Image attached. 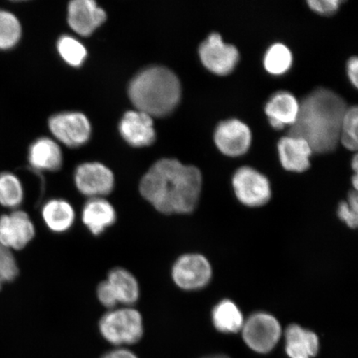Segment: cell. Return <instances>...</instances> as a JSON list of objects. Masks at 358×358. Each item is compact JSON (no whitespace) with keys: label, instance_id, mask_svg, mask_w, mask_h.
I'll use <instances>...</instances> for the list:
<instances>
[{"label":"cell","instance_id":"277c9868","mask_svg":"<svg viewBox=\"0 0 358 358\" xmlns=\"http://www.w3.org/2000/svg\"><path fill=\"white\" fill-rule=\"evenodd\" d=\"M100 333L107 342L122 347L137 343L144 334L141 313L129 306L115 308L101 317Z\"/></svg>","mask_w":358,"mask_h":358},{"label":"cell","instance_id":"9a60e30c","mask_svg":"<svg viewBox=\"0 0 358 358\" xmlns=\"http://www.w3.org/2000/svg\"><path fill=\"white\" fill-rule=\"evenodd\" d=\"M278 151L282 166L288 171L302 173L310 167L313 151L303 138L288 134L280 138Z\"/></svg>","mask_w":358,"mask_h":358},{"label":"cell","instance_id":"e575fe53","mask_svg":"<svg viewBox=\"0 0 358 358\" xmlns=\"http://www.w3.org/2000/svg\"><path fill=\"white\" fill-rule=\"evenodd\" d=\"M203 358H230V357H228L225 355H217L208 356V357H206Z\"/></svg>","mask_w":358,"mask_h":358},{"label":"cell","instance_id":"ba28073f","mask_svg":"<svg viewBox=\"0 0 358 358\" xmlns=\"http://www.w3.org/2000/svg\"><path fill=\"white\" fill-rule=\"evenodd\" d=\"M199 56L206 69L218 76L230 74L240 58L236 48L224 43L221 35L217 33L210 35L200 45Z\"/></svg>","mask_w":358,"mask_h":358},{"label":"cell","instance_id":"d6986e66","mask_svg":"<svg viewBox=\"0 0 358 358\" xmlns=\"http://www.w3.org/2000/svg\"><path fill=\"white\" fill-rule=\"evenodd\" d=\"M106 282L118 304L132 307L140 299V285L136 277L125 268H113L109 272Z\"/></svg>","mask_w":358,"mask_h":358},{"label":"cell","instance_id":"5bb4252c","mask_svg":"<svg viewBox=\"0 0 358 358\" xmlns=\"http://www.w3.org/2000/svg\"><path fill=\"white\" fill-rule=\"evenodd\" d=\"M120 131L129 145L134 147L150 145L155 140L151 116L141 111H129L120 124Z\"/></svg>","mask_w":358,"mask_h":358},{"label":"cell","instance_id":"7a4b0ae2","mask_svg":"<svg viewBox=\"0 0 358 358\" xmlns=\"http://www.w3.org/2000/svg\"><path fill=\"white\" fill-rule=\"evenodd\" d=\"M347 109L345 101L337 93L317 88L299 102L298 117L291 125L289 134L303 138L313 153H330L338 144Z\"/></svg>","mask_w":358,"mask_h":358},{"label":"cell","instance_id":"30bf717a","mask_svg":"<svg viewBox=\"0 0 358 358\" xmlns=\"http://www.w3.org/2000/svg\"><path fill=\"white\" fill-rule=\"evenodd\" d=\"M53 136L69 147L83 145L89 140L92 129L83 114L69 112L53 116L49 120Z\"/></svg>","mask_w":358,"mask_h":358},{"label":"cell","instance_id":"ac0fdd59","mask_svg":"<svg viewBox=\"0 0 358 358\" xmlns=\"http://www.w3.org/2000/svg\"><path fill=\"white\" fill-rule=\"evenodd\" d=\"M285 341V351L289 358H312L320 350L317 336L297 324L290 325L286 329Z\"/></svg>","mask_w":358,"mask_h":358},{"label":"cell","instance_id":"603a6c76","mask_svg":"<svg viewBox=\"0 0 358 358\" xmlns=\"http://www.w3.org/2000/svg\"><path fill=\"white\" fill-rule=\"evenodd\" d=\"M292 64V53L288 47L282 43L273 44L264 57V66L268 73L274 76L287 73Z\"/></svg>","mask_w":358,"mask_h":358},{"label":"cell","instance_id":"52a82bcc","mask_svg":"<svg viewBox=\"0 0 358 358\" xmlns=\"http://www.w3.org/2000/svg\"><path fill=\"white\" fill-rule=\"evenodd\" d=\"M213 271L208 259L199 254H185L179 257L172 268V278L183 290L205 287L211 280Z\"/></svg>","mask_w":358,"mask_h":358},{"label":"cell","instance_id":"6da1fadb","mask_svg":"<svg viewBox=\"0 0 358 358\" xmlns=\"http://www.w3.org/2000/svg\"><path fill=\"white\" fill-rule=\"evenodd\" d=\"M203 177L198 168L174 159L159 160L142 178L140 191L159 213L187 214L198 206Z\"/></svg>","mask_w":358,"mask_h":358},{"label":"cell","instance_id":"f1b7e54d","mask_svg":"<svg viewBox=\"0 0 358 358\" xmlns=\"http://www.w3.org/2000/svg\"><path fill=\"white\" fill-rule=\"evenodd\" d=\"M338 217L349 227L356 228L358 222V198L357 191L350 192L348 201L339 205Z\"/></svg>","mask_w":358,"mask_h":358},{"label":"cell","instance_id":"d6a6232c","mask_svg":"<svg viewBox=\"0 0 358 358\" xmlns=\"http://www.w3.org/2000/svg\"><path fill=\"white\" fill-rule=\"evenodd\" d=\"M101 358H138L133 352L124 348H118L105 353Z\"/></svg>","mask_w":358,"mask_h":358},{"label":"cell","instance_id":"83f0119b","mask_svg":"<svg viewBox=\"0 0 358 358\" xmlns=\"http://www.w3.org/2000/svg\"><path fill=\"white\" fill-rule=\"evenodd\" d=\"M17 275L19 268L11 250L0 243V289L4 283L15 280Z\"/></svg>","mask_w":358,"mask_h":358},{"label":"cell","instance_id":"1f68e13d","mask_svg":"<svg viewBox=\"0 0 358 358\" xmlns=\"http://www.w3.org/2000/svg\"><path fill=\"white\" fill-rule=\"evenodd\" d=\"M347 71L349 80H350L353 87L357 88L358 86V59L357 57H352L348 60Z\"/></svg>","mask_w":358,"mask_h":358},{"label":"cell","instance_id":"5b68a950","mask_svg":"<svg viewBox=\"0 0 358 358\" xmlns=\"http://www.w3.org/2000/svg\"><path fill=\"white\" fill-rule=\"evenodd\" d=\"M243 338L252 350L259 353L270 352L281 337V326L274 316L257 313L244 322Z\"/></svg>","mask_w":358,"mask_h":358},{"label":"cell","instance_id":"2e32d148","mask_svg":"<svg viewBox=\"0 0 358 358\" xmlns=\"http://www.w3.org/2000/svg\"><path fill=\"white\" fill-rule=\"evenodd\" d=\"M265 110L271 127L280 131L286 127H290L296 122L299 102L292 94L279 92L266 103Z\"/></svg>","mask_w":358,"mask_h":358},{"label":"cell","instance_id":"ffe728a7","mask_svg":"<svg viewBox=\"0 0 358 358\" xmlns=\"http://www.w3.org/2000/svg\"><path fill=\"white\" fill-rule=\"evenodd\" d=\"M42 216L48 229L56 234H64L71 229L75 222V211L69 201L52 199L42 209Z\"/></svg>","mask_w":358,"mask_h":358},{"label":"cell","instance_id":"e0dca14e","mask_svg":"<svg viewBox=\"0 0 358 358\" xmlns=\"http://www.w3.org/2000/svg\"><path fill=\"white\" fill-rule=\"evenodd\" d=\"M84 225L92 234L99 236L116 221L115 210L104 198L90 199L82 213Z\"/></svg>","mask_w":358,"mask_h":358},{"label":"cell","instance_id":"44dd1931","mask_svg":"<svg viewBox=\"0 0 358 358\" xmlns=\"http://www.w3.org/2000/svg\"><path fill=\"white\" fill-rule=\"evenodd\" d=\"M29 162L38 170L57 171L62 166V155L60 147L48 138H39L29 150Z\"/></svg>","mask_w":358,"mask_h":358},{"label":"cell","instance_id":"484cf974","mask_svg":"<svg viewBox=\"0 0 358 358\" xmlns=\"http://www.w3.org/2000/svg\"><path fill=\"white\" fill-rule=\"evenodd\" d=\"M357 106L348 107L340 129L339 141L348 150H357Z\"/></svg>","mask_w":358,"mask_h":358},{"label":"cell","instance_id":"d4e9b609","mask_svg":"<svg viewBox=\"0 0 358 358\" xmlns=\"http://www.w3.org/2000/svg\"><path fill=\"white\" fill-rule=\"evenodd\" d=\"M21 37V25L11 13L0 11V49L15 47Z\"/></svg>","mask_w":358,"mask_h":358},{"label":"cell","instance_id":"3957f363","mask_svg":"<svg viewBox=\"0 0 358 358\" xmlns=\"http://www.w3.org/2000/svg\"><path fill=\"white\" fill-rule=\"evenodd\" d=\"M129 96L138 111L162 117L176 108L181 85L176 74L165 67H150L132 80Z\"/></svg>","mask_w":358,"mask_h":358},{"label":"cell","instance_id":"7402d4cb","mask_svg":"<svg viewBox=\"0 0 358 358\" xmlns=\"http://www.w3.org/2000/svg\"><path fill=\"white\" fill-rule=\"evenodd\" d=\"M213 322L222 333H237L243 329L244 317L236 304L225 299L217 304L213 311Z\"/></svg>","mask_w":358,"mask_h":358},{"label":"cell","instance_id":"4316f807","mask_svg":"<svg viewBox=\"0 0 358 358\" xmlns=\"http://www.w3.org/2000/svg\"><path fill=\"white\" fill-rule=\"evenodd\" d=\"M57 49L64 61L73 66L82 65L87 55L83 45L70 36H64L59 39Z\"/></svg>","mask_w":358,"mask_h":358},{"label":"cell","instance_id":"f546056e","mask_svg":"<svg viewBox=\"0 0 358 358\" xmlns=\"http://www.w3.org/2000/svg\"><path fill=\"white\" fill-rule=\"evenodd\" d=\"M342 3L341 0H310L307 2L313 12L324 16L334 15Z\"/></svg>","mask_w":358,"mask_h":358},{"label":"cell","instance_id":"7c38bea8","mask_svg":"<svg viewBox=\"0 0 358 358\" xmlns=\"http://www.w3.org/2000/svg\"><path fill=\"white\" fill-rule=\"evenodd\" d=\"M35 236V227L29 215L13 212L0 217V243L8 249L24 248Z\"/></svg>","mask_w":358,"mask_h":358},{"label":"cell","instance_id":"8fae6325","mask_svg":"<svg viewBox=\"0 0 358 358\" xmlns=\"http://www.w3.org/2000/svg\"><path fill=\"white\" fill-rule=\"evenodd\" d=\"M214 141L223 155L238 157L248 151L252 144V132L248 125L241 120H227L217 125Z\"/></svg>","mask_w":358,"mask_h":358},{"label":"cell","instance_id":"cb8c5ba5","mask_svg":"<svg viewBox=\"0 0 358 358\" xmlns=\"http://www.w3.org/2000/svg\"><path fill=\"white\" fill-rule=\"evenodd\" d=\"M24 200V189L20 179L10 173L0 174V204L16 208Z\"/></svg>","mask_w":358,"mask_h":358},{"label":"cell","instance_id":"9c48e42d","mask_svg":"<svg viewBox=\"0 0 358 358\" xmlns=\"http://www.w3.org/2000/svg\"><path fill=\"white\" fill-rule=\"evenodd\" d=\"M78 189L90 199L104 198L114 189L115 178L111 170L100 163H86L76 170Z\"/></svg>","mask_w":358,"mask_h":358},{"label":"cell","instance_id":"4fadbf2b","mask_svg":"<svg viewBox=\"0 0 358 358\" xmlns=\"http://www.w3.org/2000/svg\"><path fill=\"white\" fill-rule=\"evenodd\" d=\"M104 10L92 0H75L69 6V24L80 35L89 36L106 21Z\"/></svg>","mask_w":358,"mask_h":358},{"label":"cell","instance_id":"8992f818","mask_svg":"<svg viewBox=\"0 0 358 358\" xmlns=\"http://www.w3.org/2000/svg\"><path fill=\"white\" fill-rule=\"evenodd\" d=\"M236 198L248 207H262L271 198V183L257 170L248 166L240 168L232 178Z\"/></svg>","mask_w":358,"mask_h":358},{"label":"cell","instance_id":"4dcf8cb0","mask_svg":"<svg viewBox=\"0 0 358 358\" xmlns=\"http://www.w3.org/2000/svg\"><path fill=\"white\" fill-rule=\"evenodd\" d=\"M96 294L97 298L99 299L103 306L109 308L110 310L117 308L118 303L116 301L114 294L112 293L106 280L101 282V283L98 285Z\"/></svg>","mask_w":358,"mask_h":358},{"label":"cell","instance_id":"836d02e7","mask_svg":"<svg viewBox=\"0 0 358 358\" xmlns=\"http://www.w3.org/2000/svg\"><path fill=\"white\" fill-rule=\"evenodd\" d=\"M352 166V169H355V173L357 174V168H358L357 155H355V157H353Z\"/></svg>","mask_w":358,"mask_h":358}]
</instances>
